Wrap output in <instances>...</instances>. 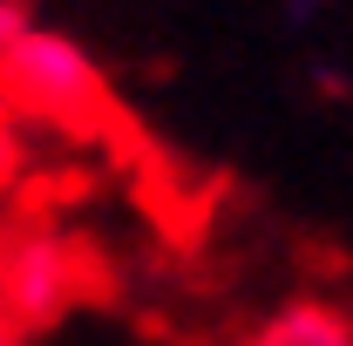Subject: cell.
Wrapping results in <instances>:
<instances>
[{"mask_svg": "<svg viewBox=\"0 0 353 346\" xmlns=\"http://www.w3.org/2000/svg\"><path fill=\"white\" fill-rule=\"evenodd\" d=\"M0 109L54 123V130H95L109 116V82L75 34H54L34 21L0 54Z\"/></svg>", "mask_w": 353, "mask_h": 346, "instance_id": "6da1fadb", "label": "cell"}, {"mask_svg": "<svg viewBox=\"0 0 353 346\" xmlns=\"http://www.w3.org/2000/svg\"><path fill=\"white\" fill-rule=\"evenodd\" d=\"M82 292L75 278V252L61 238H21L0 252V319L14 333H34L48 319H61Z\"/></svg>", "mask_w": 353, "mask_h": 346, "instance_id": "7a4b0ae2", "label": "cell"}, {"mask_svg": "<svg viewBox=\"0 0 353 346\" xmlns=\"http://www.w3.org/2000/svg\"><path fill=\"white\" fill-rule=\"evenodd\" d=\"M252 346H353L347 333V312L326 299H292L285 312H272L259 326V340Z\"/></svg>", "mask_w": 353, "mask_h": 346, "instance_id": "3957f363", "label": "cell"}, {"mask_svg": "<svg viewBox=\"0 0 353 346\" xmlns=\"http://www.w3.org/2000/svg\"><path fill=\"white\" fill-rule=\"evenodd\" d=\"M21 156H28V150H21V130H14V116L0 109V190L21 176Z\"/></svg>", "mask_w": 353, "mask_h": 346, "instance_id": "277c9868", "label": "cell"}, {"mask_svg": "<svg viewBox=\"0 0 353 346\" xmlns=\"http://www.w3.org/2000/svg\"><path fill=\"white\" fill-rule=\"evenodd\" d=\"M28 28H34V7H28V0H0V54L21 41Z\"/></svg>", "mask_w": 353, "mask_h": 346, "instance_id": "5b68a950", "label": "cell"}, {"mask_svg": "<svg viewBox=\"0 0 353 346\" xmlns=\"http://www.w3.org/2000/svg\"><path fill=\"white\" fill-rule=\"evenodd\" d=\"M0 346H21V333H14V326H7V319H0Z\"/></svg>", "mask_w": 353, "mask_h": 346, "instance_id": "8992f818", "label": "cell"}]
</instances>
